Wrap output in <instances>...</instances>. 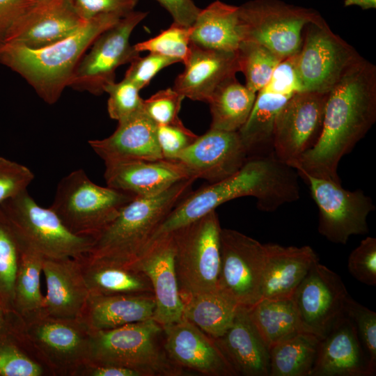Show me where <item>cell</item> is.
Returning a JSON list of instances; mask_svg holds the SVG:
<instances>
[{
    "label": "cell",
    "mask_w": 376,
    "mask_h": 376,
    "mask_svg": "<svg viewBox=\"0 0 376 376\" xmlns=\"http://www.w3.org/2000/svg\"><path fill=\"white\" fill-rule=\"evenodd\" d=\"M376 120V67L363 57L327 93L322 128L294 166L305 175L340 182L337 169Z\"/></svg>",
    "instance_id": "obj_1"
},
{
    "label": "cell",
    "mask_w": 376,
    "mask_h": 376,
    "mask_svg": "<svg viewBox=\"0 0 376 376\" xmlns=\"http://www.w3.org/2000/svg\"><path fill=\"white\" fill-rule=\"evenodd\" d=\"M299 174L273 154L249 157L234 174L188 194L169 212L148 244L173 233L229 201L252 196L263 212L276 210L299 198Z\"/></svg>",
    "instance_id": "obj_2"
},
{
    "label": "cell",
    "mask_w": 376,
    "mask_h": 376,
    "mask_svg": "<svg viewBox=\"0 0 376 376\" xmlns=\"http://www.w3.org/2000/svg\"><path fill=\"white\" fill-rule=\"evenodd\" d=\"M121 17L116 14L97 15L73 34L41 48L5 42L0 45V63L22 77L45 102L54 104L68 86L86 50Z\"/></svg>",
    "instance_id": "obj_3"
},
{
    "label": "cell",
    "mask_w": 376,
    "mask_h": 376,
    "mask_svg": "<svg viewBox=\"0 0 376 376\" xmlns=\"http://www.w3.org/2000/svg\"><path fill=\"white\" fill-rule=\"evenodd\" d=\"M196 180L191 178L148 197H135L93 238L86 256L93 260L132 264L141 253L154 233Z\"/></svg>",
    "instance_id": "obj_4"
},
{
    "label": "cell",
    "mask_w": 376,
    "mask_h": 376,
    "mask_svg": "<svg viewBox=\"0 0 376 376\" xmlns=\"http://www.w3.org/2000/svg\"><path fill=\"white\" fill-rule=\"evenodd\" d=\"M134 370L143 376H182L163 345V327L153 319L92 331L89 361Z\"/></svg>",
    "instance_id": "obj_5"
},
{
    "label": "cell",
    "mask_w": 376,
    "mask_h": 376,
    "mask_svg": "<svg viewBox=\"0 0 376 376\" xmlns=\"http://www.w3.org/2000/svg\"><path fill=\"white\" fill-rule=\"evenodd\" d=\"M135 197L96 185L79 169L59 181L49 207L72 233L94 238Z\"/></svg>",
    "instance_id": "obj_6"
},
{
    "label": "cell",
    "mask_w": 376,
    "mask_h": 376,
    "mask_svg": "<svg viewBox=\"0 0 376 376\" xmlns=\"http://www.w3.org/2000/svg\"><path fill=\"white\" fill-rule=\"evenodd\" d=\"M22 244L44 258H78L90 251L93 237L72 233L50 207L40 206L27 189L0 204Z\"/></svg>",
    "instance_id": "obj_7"
},
{
    "label": "cell",
    "mask_w": 376,
    "mask_h": 376,
    "mask_svg": "<svg viewBox=\"0 0 376 376\" xmlns=\"http://www.w3.org/2000/svg\"><path fill=\"white\" fill-rule=\"evenodd\" d=\"M239 18L242 41L260 44L283 61L299 52L306 26L322 17L280 0H252L239 6Z\"/></svg>",
    "instance_id": "obj_8"
},
{
    "label": "cell",
    "mask_w": 376,
    "mask_h": 376,
    "mask_svg": "<svg viewBox=\"0 0 376 376\" xmlns=\"http://www.w3.org/2000/svg\"><path fill=\"white\" fill-rule=\"evenodd\" d=\"M221 230L217 213L213 210L171 233L175 241L181 297L218 288Z\"/></svg>",
    "instance_id": "obj_9"
},
{
    "label": "cell",
    "mask_w": 376,
    "mask_h": 376,
    "mask_svg": "<svg viewBox=\"0 0 376 376\" xmlns=\"http://www.w3.org/2000/svg\"><path fill=\"white\" fill-rule=\"evenodd\" d=\"M22 320L24 335L52 375L77 376L89 361L92 331L81 318L40 313Z\"/></svg>",
    "instance_id": "obj_10"
},
{
    "label": "cell",
    "mask_w": 376,
    "mask_h": 376,
    "mask_svg": "<svg viewBox=\"0 0 376 376\" xmlns=\"http://www.w3.org/2000/svg\"><path fill=\"white\" fill-rule=\"evenodd\" d=\"M296 70L302 91L327 93L362 56L321 19L308 24Z\"/></svg>",
    "instance_id": "obj_11"
},
{
    "label": "cell",
    "mask_w": 376,
    "mask_h": 376,
    "mask_svg": "<svg viewBox=\"0 0 376 376\" xmlns=\"http://www.w3.org/2000/svg\"><path fill=\"white\" fill-rule=\"evenodd\" d=\"M147 15V12L133 10L100 34L81 57L68 87L95 95L102 94L104 86L115 81L116 69L140 56L130 38Z\"/></svg>",
    "instance_id": "obj_12"
},
{
    "label": "cell",
    "mask_w": 376,
    "mask_h": 376,
    "mask_svg": "<svg viewBox=\"0 0 376 376\" xmlns=\"http://www.w3.org/2000/svg\"><path fill=\"white\" fill-rule=\"evenodd\" d=\"M319 210L318 230L327 240L346 244L352 235L368 232L367 219L375 206L363 191L345 189L341 183L325 178L301 176Z\"/></svg>",
    "instance_id": "obj_13"
},
{
    "label": "cell",
    "mask_w": 376,
    "mask_h": 376,
    "mask_svg": "<svg viewBox=\"0 0 376 376\" xmlns=\"http://www.w3.org/2000/svg\"><path fill=\"white\" fill-rule=\"evenodd\" d=\"M265 260V244L221 228L218 288L239 306L251 308L261 297Z\"/></svg>",
    "instance_id": "obj_14"
},
{
    "label": "cell",
    "mask_w": 376,
    "mask_h": 376,
    "mask_svg": "<svg viewBox=\"0 0 376 376\" xmlns=\"http://www.w3.org/2000/svg\"><path fill=\"white\" fill-rule=\"evenodd\" d=\"M327 93L299 91L279 111L274 120L273 154L294 168L320 135Z\"/></svg>",
    "instance_id": "obj_15"
},
{
    "label": "cell",
    "mask_w": 376,
    "mask_h": 376,
    "mask_svg": "<svg viewBox=\"0 0 376 376\" xmlns=\"http://www.w3.org/2000/svg\"><path fill=\"white\" fill-rule=\"evenodd\" d=\"M349 295L339 275L315 263L291 297L301 331L323 338L344 313Z\"/></svg>",
    "instance_id": "obj_16"
},
{
    "label": "cell",
    "mask_w": 376,
    "mask_h": 376,
    "mask_svg": "<svg viewBox=\"0 0 376 376\" xmlns=\"http://www.w3.org/2000/svg\"><path fill=\"white\" fill-rule=\"evenodd\" d=\"M297 56L281 61L269 81L256 93L251 113L238 131L249 157L272 142L276 116L294 94L302 91L296 70Z\"/></svg>",
    "instance_id": "obj_17"
},
{
    "label": "cell",
    "mask_w": 376,
    "mask_h": 376,
    "mask_svg": "<svg viewBox=\"0 0 376 376\" xmlns=\"http://www.w3.org/2000/svg\"><path fill=\"white\" fill-rule=\"evenodd\" d=\"M175 256L174 237L169 234L148 244L130 264L149 279L155 301L152 319L162 327L181 320L183 315Z\"/></svg>",
    "instance_id": "obj_18"
},
{
    "label": "cell",
    "mask_w": 376,
    "mask_h": 376,
    "mask_svg": "<svg viewBox=\"0 0 376 376\" xmlns=\"http://www.w3.org/2000/svg\"><path fill=\"white\" fill-rule=\"evenodd\" d=\"M249 158L238 132L211 129L198 137L174 159L195 179L210 183L237 172Z\"/></svg>",
    "instance_id": "obj_19"
},
{
    "label": "cell",
    "mask_w": 376,
    "mask_h": 376,
    "mask_svg": "<svg viewBox=\"0 0 376 376\" xmlns=\"http://www.w3.org/2000/svg\"><path fill=\"white\" fill-rule=\"evenodd\" d=\"M162 327L164 350L176 366L207 376L237 375L215 339L191 322L182 318Z\"/></svg>",
    "instance_id": "obj_20"
},
{
    "label": "cell",
    "mask_w": 376,
    "mask_h": 376,
    "mask_svg": "<svg viewBox=\"0 0 376 376\" xmlns=\"http://www.w3.org/2000/svg\"><path fill=\"white\" fill-rule=\"evenodd\" d=\"M86 23L71 0H44L37 2L15 23L5 42L41 48L68 37Z\"/></svg>",
    "instance_id": "obj_21"
},
{
    "label": "cell",
    "mask_w": 376,
    "mask_h": 376,
    "mask_svg": "<svg viewBox=\"0 0 376 376\" xmlns=\"http://www.w3.org/2000/svg\"><path fill=\"white\" fill-rule=\"evenodd\" d=\"M355 326L345 313L320 340L311 376H371Z\"/></svg>",
    "instance_id": "obj_22"
},
{
    "label": "cell",
    "mask_w": 376,
    "mask_h": 376,
    "mask_svg": "<svg viewBox=\"0 0 376 376\" xmlns=\"http://www.w3.org/2000/svg\"><path fill=\"white\" fill-rule=\"evenodd\" d=\"M104 176L107 186L136 197L158 194L178 182L193 178L181 163L166 159L106 163Z\"/></svg>",
    "instance_id": "obj_23"
},
{
    "label": "cell",
    "mask_w": 376,
    "mask_h": 376,
    "mask_svg": "<svg viewBox=\"0 0 376 376\" xmlns=\"http://www.w3.org/2000/svg\"><path fill=\"white\" fill-rule=\"evenodd\" d=\"M157 125L143 109L118 122L114 132L102 139L88 141L93 151L106 163L164 159L157 136Z\"/></svg>",
    "instance_id": "obj_24"
},
{
    "label": "cell",
    "mask_w": 376,
    "mask_h": 376,
    "mask_svg": "<svg viewBox=\"0 0 376 376\" xmlns=\"http://www.w3.org/2000/svg\"><path fill=\"white\" fill-rule=\"evenodd\" d=\"M46 282L42 313L60 318L81 316L90 292L78 258H43Z\"/></svg>",
    "instance_id": "obj_25"
},
{
    "label": "cell",
    "mask_w": 376,
    "mask_h": 376,
    "mask_svg": "<svg viewBox=\"0 0 376 376\" xmlns=\"http://www.w3.org/2000/svg\"><path fill=\"white\" fill-rule=\"evenodd\" d=\"M185 66L173 89L185 97L205 102L218 86L240 71L237 52L205 49L192 42Z\"/></svg>",
    "instance_id": "obj_26"
},
{
    "label": "cell",
    "mask_w": 376,
    "mask_h": 376,
    "mask_svg": "<svg viewBox=\"0 0 376 376\" xmlns=\"http://www.w3.org/2000/svg\"><path fill=\"white\" fill-rule=\"evenodd\" d=\"M214 339L237 375L269 376V348L253 323L249 308L240 306L230 327Z\"/></svg>",
    "instance_id": "obj_27"
},
{
    "label": "cell",
    "mask_w": 376,
    "mask_h": 376,
    "mask_svg": "<svg viewBox=\"0 0 376 376\" xmlns=\"http://www.w3.org/2000/svg\"><path fill=\"white\" fill-rule=\"evenodd\" d=\"M266 260L260 299L291 298L312 266L319 261L310 246L265 244Z\"/></svg>",
    "instance_id": "obj_28"
},
{
    "label": "cell",
    "mask_w": 376,
    "mask_h": 376,
    "mask_svg": "<svg viewBox=\"0 0 376 376\" xmlns=\"http://www.w3.org/2000/svg\"><path fill=\"white\" fill-rule=\"evenodd\" d=\"M153 295H90L79 317L91 331L152 319Z\"/></svg>",
    "instance_id": "obj_29"
},
{
    "label": "cell",
    "mask_w": 376,
    "mask_h": 376,
    "mask_svg": "<svg viewBox=\"0 0 376 376\" xmlns=\"http://www.w3.org/2000/svg\"><path fill=\"white\" fill-rule=\"evenodd\" d=\"M190 40L203 48L236 52L242 41L239 6L217 0L201 9L190 26Z\"/></svg>",
    "instance_id": "obj_30"
},
{
    "label": "cell",
    "mask_w": 376,
    "mask_h": 376,
    "mask_svg": "<svg viewBox=\"0 0 376 376\" xmlns=\"http://www.w3.org/2000/svg\"><path fill=\"white\" fill-rule=\"evenodd\" d=\"M90 295H153L146 274L131 265L78 258Z\"/></svg>",
    "instance_id": "obj_31"
},
{
    "label": "cell",
    "mask_w": 376,
    "mask_h": 376,
    "mask_svg": "<svg viewBox=\"0 0 376 376\" xmlns=\"http://www.w3.org/2000/svg\"><path fill=\"white\" fill-rule=\"evenodd\" d=\"M181 298L182 318L213 338L220 337L227 331L240 306L219 288Z\"/></svg>",
    "instance_id": "obj_32"
},
{
    "label": "cell",
    "mask_w": 376,
    "mask_h": 376,
    "mask_svg": "<svg viewBox=\"0 0 376 376\" xmlns=\"http://www.w3.org/2000/svg\"><path fill=\"white\" fill-rule=\"evenodd\" d=\"M256 96V93L240 84L235 76L226 79L207 102L212 116L210 128L238 132L251 113Z\"/></svg>",
    "instance_id": "obj_33"
},
{
    "label": "cell",
    "mask_w": 376,
    "mask_h": 376,
    "mask_svg": "<svg viewBox=\"0 0 376 376\" xmlns=\"http://www.w3.org/2000/svg\"><path fill=\"white\" fill-rule=\"evenodd\" d=\"M249 313L269 349L301 331L291 298L260 299Z\"/></svg>",
    "instance_id": "obj_34"
},
{
    "label": "cell",
    "mask_w": 376,
    "mask_h": 376,
    "mask_svg": "<svg viewBox=\"0 0 376 376\" xmlns=\"http://www.w3.org/2000/svg\"><path fill=\"white\" fill-rule=\"evenodd\" d=\"M52 375L29 342L22 320L0 333V376Z\"/></svg>",
    "instance_id": "obj_35"
},
{
    "label": "cell",
    "mask_w": 376,
    "mask_h": 376,
    "mask_svg": "<svg viewBox=\"0 0 376 376\" xmlns=\"http://www.w3.org/2000/svg\"><path fill=\"white\" fill-rule=\"evenodd\" d=\"M320 340L300 331L272 347L269 376H311Z\"/></svg>",
    "instance_id": "obj_36"
},
{
    "label": "cell",
    "mask_w": 376,
    "mask_h": 376,
    "mask_svg": "<svg viewBox=\"0 0 376 376\" xmlns=\"http://www.w3.org/2000/svg\"><path fill=\"white\" fill-rule=\"evenodd\" d=\"M22 244L21 260L15 284L13 309L21 318L24 319L42 312L44 295L40 290V276L44 257Z\"/></svg>",
    "instance_id": "obj_37"
},
{
    "label": "cell",
    "mask_w": 376,
    "mask_h": 376,
    "mask_svg": "<svg viewBox=\"0 0 376 376\" xmlns=\"http://www.w3.org/2000/svg\"><path fill=\"white\" fill-rule=\"evenodd\" d=\"M22 250L20 240L0 209V300L11 311Z\"/></svg>",
    "instance_id": "obj_38"
},
{
    "label": "cell",
    "mask_w": 376,
    "mask_h": 376,
    "mask_svg": "<svg viewBox=\"0 0 376 376\" xmlns=\"http://www.w3.org/2000/svg\"><path fill=\"white\" fill-rule=\"evenodd\" d=\"M236 52L245 86L256 93L266 85L282 61L262 45L249 40L242 41Z\"/></svg>",
    "instance_id": "obj_39"
},
{
    "label": "cell",
    "mask_w": 376,
    "mask_h": 376,
    "mask_svg": "<svg viewBox=\"0 0 376 376\" xmlns=\"http://www.w3.org/2000/svg\"><path fill=\"white\" fill-rule=\"evenodd\" d=\"M134 46L139 52H149L185 64L191 54L190 26L173 22L169 28L159 35Z\"/></svg>",
    "instance_id": "obj_40"
},
{
    "label": "cell",
    "mask_w": 376,
    "mask_h": 376,
    "mask_svg": "<svg viewBox=\"0 0 376 376\" xmlns=\"http://www.w3.org/2000/svg\"><path fill=\"white\" fill-rule=\"evenodd\" d=\"M140 89L132 81L123 79L120 82L112 81L104 86V93L109 95L107 111L111 118L118 122L125 120L143 110V100L139 95Z\"/></svg>",
    "instance_id": "obj_41"
},
{
    "label": "cell",
    "mask_w": 376,
    "mask_h": 376,
    "mask_svg": "<svg viewBox=\"0 0 376 376\" xmlns=\"http://www.w3.org/2000/svg\"><path fill=\"white\" fill-rule=\"evenodd\" d=\"M344 313L352 320L357 329L361 344L375 373L376 369V313L348 296Z\"/></svg>",
    "instance_id": "obj_42"
},
{
    "label": "cell",
    "mask_w": 376,
    "mask_h": 376,
    "mask_svg": "<svg viewBox=\"0 0 376 376\" xmlns=\"http://www.w3.org/2000/svg\"><path fill=\"white\" fill-rule=\"evenodd\" d=\"M185 98L173 88H169L143 100V109L157 125H183L178 113Z\"/></svg>",
    "instance_id": "obj_43"
},
{
    "label": "cell",
    "mask_w": 376,
    "mask_h": 376,
    "mask_svg": "<svg viewBox=\"0 0 376 376\" xmlns=\"http://www.w3.org/2000/svg\"><path fill=\"white\" fill-rule=\"evenodd\" d=\"M347 268L357 281L376 285V238L367 237L350 254Z\"/></svg>",
    "instance_id": "obj_44"
},
{
    "label": "cell",
    "mask_w": 376,
    "mask_h": 376,
    "mask_svg": "<svg viewBox=\"0 0 376 376\" xmlns=\"http://www.w3.org/2000/svg\"><path fill=\"white\" fill-rule=\"evenodd\" d=\"M33 179L28 167L0 157V204L26 190Z\"/></svg>",
    "instance_id": "obj_45"
},
{
    "label": "cell",
    "mask_w": 376,
    "mask_h": 376,
    "mask_svg": "<svg viewBox=\"0 0 376 376\" xmlns=\"http://www.w3.org/2000/svg\"><path fill=\"white\" fill-rule=\"evenodd\" d=\"M157 136L164 159L174 160L198 136L183 125H157Z\"/></svg>",
    "instance_id": "obj_46"
},
{
    "label": "cell",
    "mask_w": 376,
    "mask_h": 376,
    "mask_svg": "<svg viewBox=\"0 0 376 376\" xmlns=\"http://www.w3.org/2000/svg\"><path fill=\"white\" fill-rule=\"evenodd\" d=\"M175 63L178 61L173 58L154 53L144 57L139 56L130 63L124 78L141 90L150 83L158 72Z\"/></svg>",
    "instance_id": "obj_47"
},
{
    "label": "cell",
    "mask_w": 376,
    "mask_h": 376,
    "mask_svg": "<svg viewBox=\"0 0 376 376\" xmlns=\"http://www.w3.org/2000/svg\"><path fill=\"white\" fill-rule=\"evenodd\" d=\"M139 0H71L79 16L86 22L102 14L122 17L132 12Z\"/></svg>",
    "instance_id": "obj_48"
},
{
    "label": "cell",
    "mask_w": 376,
    "mask_h": 376,
    "mask_svg": "<svg viewBox=\"0 0 376 376\" xmlns=\"http://www.w3.org/2000/svg\"><path fill=\"white\" fill-rule=\"evenodd\" d=\"M36 3L33 0H0V45L15 23Z\"/></svg>",
    "instance_id": "obj_49"
},
{
    "label": "cell",
    "mask_w": 376,
    "mask_h": 376,
    "mask_svg": "<svg viewBox=\"0 0 376 376\" xmlns=\"http://www.w3.org/2000/svg\"><path fill=\"white\" fill-rule=\"evenodd\" d=\"M172 16L173 22L189 27L201 11L192 0H155Z\"/></svg>",
    "instance_id": "obj_50"
},
{
    "label": "cell",
    "mask_w": 376,
    "mask_h": 376,
    "mask_svg": "<svg viewBox=\"0 0 376 376\" xmlns=\"http://www.w3.org/2000/svg\"><path fill=\"white\" fill-rule=\"evenodd\" d=\"M77 376H143L141 373L132 369L112 366L95 363L91 361L83 365Z\"/></svg>",
    "instance_id": "obj_51"
},
{
    "label": "cell",
    "mask_w": 376,
    "mask_h": 376,
    "mask_svg": "<svg viewBox=\"0 0 376 376\" xmlns=\"http://www.w3.org/2000/svg\"><path fill=\"white\" fill-rule=\"evenodd\" d=\"M19 318L16 313L7 309L0 300V333L10 328Z\"/></svg>",
    "instance_id": "obj_52"
},
{
    "label": "cell",
    "mask_w": 376,
    "mask_h": 376,
    "mask_svg": "<svg viewBox=\"0 0 376 376\" xmlns=\"http://www.w3.org/2000/svg\"><path fill=\"white\" fill-rule=\"evenodd\" d=\"M357 6L363 10L376 8V0H345L344 6Z\"/></svg>",
    "instance_id": "obj_53"
},
{
    "label": "cell",
    "mask_w": 376,
    "mask_h": 376,
    "mask_svg": "<svg viewBox=\"0 0 376 376\" xmlns=\"http://www.w3.org/2000/svg\"><path fill=\"white\" fill-rule=\"evenodd\" d=\"M33 1H35L36 2H38V1H44V0H33Z\"/></svg>",
    "instance_id": "obj_54"
}]
</instances>
